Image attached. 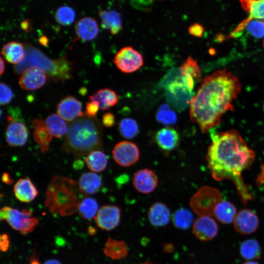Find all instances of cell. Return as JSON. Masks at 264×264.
I'll use <instances>...</instances> for the list:
<instances>
[{
  "label": "cell",
  "mask_w": 264,
  "mask_h": 264,
  "mask_svg": "<svg viewBox=\"0 0 264 264\" xmlns=\"http://www.w3.org/2000/svg\"><path fill=\"white\" fill-rule=\"evenodd\" d=\"M263 46H264V42H263Z\"/></svg>",
  "instance_id": "obj_58"
},
{
  "label": "cell",
  "mask_w": 264,
  "mask_h": 264,
  "mask_svg": "<svg viewBox=\"0 0 264 264\" xmlns=\"http://www.w3.org/2000/svg\"><path fill=\"white\" fill-rule=\"evenodd\" d=\"M170 211L167 206L161 202H155L149 209L148 219L150 223L156 227L166 225L170 221Z\"/></svg>",
  "instance_id": "obj_23"
},
{
  "label": "cell",
  "mask_w": 264,
  "mask_h": 264,
  "mask_svg": "<svg viewBox=\"0 0 264 264\" xmlns=\"http://www.w3.org/2000/svg\"><path fill=\"white\" fill-rule=\"evenodd\" d=\"M99 108L96 101L87 102L86 106L85 116L89 118H94L97 113Z\"/></svg>",
  "instance_id": "obj_41"
},
{
  "label": "cell",
  "mask_w": 264,
  "mask_h": 264,
  "mask_svg": "<svg viewBox=\"0 0 264 264\" xmlns=\"http://www.w3.org/2000/svg\"><path fill=\"white\" fill-rule=\"evenodd\" d=\"M25 48L22 44L12 41L2 46L1 55L10 64L17 65L22 62L25 56Z\"/></svg>",
  "instance_id": "obj_25"
},
{
  "label": "cell",
  "mask_w": 264,
  "mask_h": 264,
  "mask_svg": "<svg viewBox=\"0 0 264 264\" xmlns=\"http://www.w3.org/2000/svg\"><path fill=\"white\" fill-rule=\"evenodd\" d=\"M193 231L198 239L207 241L216 236L218 226L216 221L210 216H200L194 221Z\"/></svg>",
  "instance_id": "obj_15"
},
{
  "label": "cell",
  "mask_w": 264,
  "mask_h": 264,
  "mask_svg": "<svg viewBox=\"0 0 264 264\" xmlns=\"http://www.w3.org/2000/svg\"><path fill=\"white\" fill-rule=\"evenodd\" d=\"M256 183L259 186L264 184V164L262 165L261 172L256 180Z\"/></svg>",
  "instance_id": "obj_45"
},
{
  "label": "cell",
  "mask_w": 264,
  "mask_h": 264,
  "mask_svg": "<svg viewBox=\"0 0 264 264\" xmlns=\"http://www.w3.org/2000/svg\"><path fill=\"white\" fill-rule=\"evenodd\" d=\"M141 54L132 46L122 48L115 55L113 62L122 72L130 73L138 70L143 65Z\"/></svg>",
  "instance_id": "obj_9"
},
{
  "label": "cell",
  "mask_w": 264,
  "mask_h": 264,
  "mask_svg": "<svg viewBox=\"0 0 264 264\" xmlns=\"http://www.w3.org/2000/svg\"><path fill=\"white\" fill-rule=\"evenodd\" d=\"M141 264H156L152 262H145Z\"/></svg>",
  "instance_id": "obj_57"
},
{
  "label": "cell",
  "mask_w": 264,
  "mask_h": 264,
  "mask_svg": "<svg viewBox=\"0 0 264 264\" xmlns=\"http://www.w3.org/2000/svg\"><path fill=\"white\" fill-rule=\"evenodd\" d=\"M81 194L76 181L65 176H55L47 185L44 205L53 214L70 216L78 211Z\"/></svg>",
  "instance_id": "obj_4"
},
{
  "label": "cell",
  "mask_w": 264,
  "mask_h": 264,
  "mask_svg": "<svg viewBox=\"0 0 264 264\" xmlns=\"http://www.w3.org/2000/svg\"><path fill=\"white\" fill-rule=\"evenodd\" d=\"M28 129L26 125L19 121L11 122L5 132V140L9 146L21 147L27 142Z\"/></svg>",
  "instance_id": "obj_18"
},
{
  "label": "cell",
  "mask_w": 264,
  "mask_h": 264,
  "mask_svg": "<svg viewBox=\"0 0 264 264\" xmlns=\"http://www.w3.org/2000/svg\"><path fill=\"white\" fill-rule=\"evenodd\" d=\"M9 246V237L6 234H3L0 237V248L2 252H6Z\"/></svg>",
  "instance_id": "obj_44"
},
{
  "label": "cell",
  "mask_w": 264,
  "mask_h": 264,
  "mask_svg": "<svg viewBox=\"0 0 264 264\" xmlns=\"http://www.w3.org/2000/svg\"><path fill=\"white\" fill-rule=\"evenodd\" d=\"M96 232V230L94 228L91 226L88 227V232L90 235H94L95 234Z\"/></svg>",
  "instance_id": "obj_55"
},
{
  "label": "cell",
  "mask_w": 264,
  "mask_h": 264,
  "mask_svg": "<svg viewBox=\"0 0 264 264\" xmlns=\"http://www.w3.org/2000/svg\"><path fill=\"white\" fill-rule=\"evenodd\" d=\"M155 141L162 150L170 151L176 148L180 137L177 132L170 127H166L159 130L155 136Z\"/></svg>",
  "instance_id": "obj_20"
},
{
  "label": "cell",
  "mask_w": 264,
  "mask_h": 264,
  "mask_svg": "<svg viewBox=\"0 0 264 264\" xmlns=\"http://www.w3.org/2000/svg\"><path fill=\"white\" fill-rule=\"evenodd\" d=\"M32 212L29 209L20 211L11 207L7 218L5 220L14 230L22 235L32 232L39 223L36 217H32Z\"/></svg>",
  "instance_id": "obj_7"
},
{
  "label": "cell",
  "mask_w": 264,
  "mask_h": 264,
  "mask_svg": "<svg viewBox=\"0 0 264 264\" xmlns=\"http://www.w3.org/2000/svg\"><path fill=\"white\" fill-rule=\"evenodd\" d=\"M105 255L112 260H120L125 257L128 252L125 242L109 238L103 248Z\"/></svg>",
  "instance_id": "obj_28"
},
{
  "label": "cell",
  "mask_w": 264,
  "mask_h": 264,
  "mask_svg": "<svg viewBox=\"0 0 264 264\" xmlns=\"http://www.w3.org/2000/svg\"><path fill=\"white\" fill-rule=\"evenodd\" d=\"M44 122L52 136L58 138L67 133L68 126L58 114L53 113L49 115Z\"/></svg>",
  "instance_id": "obj_30"
},
{
  "label": "cell",
  "mask_w": 264,
  "mask_h": 264,
  "mask_svg": "<svg viewBox=\"0 0 264 264\" xmlns=\"http://www.w3.org/2000/svg\"><path fill=\"white\" fill-rule=\"evenodd\" d=\"M212 140L206 158L213 177L217 181H232L244 203L253 199L242 175L254 161V151L235 129L213 134Z\"/></svg>",
  "instance_id": "obj_1"
},
{
  "label": "cell",
  "mask_w": 264,
  "mask_h": 264,
  "mask_svg": "<svg viewBox=\"0 0 264 264\" xmlns=\"http://www.w3.org/2000/svg\"><path fill=\"white\" fill-rule=\"evenodd\" d=\"M21 27L23 30H25L26 32L28 31L29 27V22L27 21L23 22L21 23Z\"/></svg>",
  "instance_id": "obj_53"
},
{
  "label": "cell",
  "mask_w": 264,
  "mask_h": 264,
  "mask_svg": "<svg viewBox=\"0 0 264 264\" xmlns=\"http://www.w3.org/2000/svg\"><path fill=\"white\" fill-rule=\"evenodd\" d=\"M43 264H62L59 261L56 259H49L46 261Z\"/></svg>",
  "instance_id": "obj_52"
},
{
  "label": "cell",
  "mask_w": 264,
  "mask_h": 264,
  "mask_svg": "<svg viewBox=\"0 0 264 264\" xmlns=\"http://www.w3.org/2000/svg\"><path fill=\"white\" fill-rule=\"evenodd\" d=\"M78 185L80 190L83 194H93L100 189L102 186V179L96 173H85L80 176Z\"/></svg>",
  "instance_id": "obj_26"
},
{
  "label": "cell",
  "mask_w": 264,
  "mask_h": 264,
  "mask_svg": "<svg viewBox=\"0 0 264 264\" xmlns=\"http://www.w3.org/2000/svg\"><path fill=\"white\" fill-rule=\"evenodd\" d=\"M168 101L178 111H182L190 106L192 90L183 83L182 78L170 84L166 88Z\"/></svg>",
  "instance_id": "obj_8"
},
{
  "label": "cell",
  "mask_w": 264,
  "mask_h": 264,
  "mask_svg": "<svg viewBox=\"0 0 264 264\" xmlns=\"http://www.w3.org/2000/svg\"><path fill=\"white\" fill-rule=\"evenodd\" d=\"M85 162L91 171L100 172L104 171L107 167L108 158L103 152L95 150L88 154Z\"/></svg>",
  "instance_id": "obj_31"
},
{
  "label": "cell",
  "mask_w": 264,
  "mask_h": 264,
  "mask_svg": "<svg viewBox=\"0 0 264 264\" xmlns=\"http://www.w3.org/2000/svg\"><path fill=\"white\" fill-rule=\"evenodd\" d=\"M98 211V203L95 199L91 198H86L82 200L78 209L79 216L85 220L95 217Z\"/></svg>",
  "instance_id": "obj_34"
},
{
  "label": "cell",
  "mask_w": 264,
  "mask_h": 264,
  "mask_svg": "<svg viewBox=\"0 0 264 264\" xmlns=\"http://www.w3.org/2000/svg\"><path fill=\"white\" fill-rule=\"evenodd\" d=\"M75 18L74 10L68 6L60 7L56 10L55 14V18L57 22L64 26L71 24Z\"/></svg>",
  "instance_id": "obj_38"
},
{
  "label": "cell",
  "mask_w": 264,
  "mask_h": 264,
  "mask_svg": "<svg viewBox=\"0 0 264 264\" xmlns=\"http://www.w3.org/2000/svg\"><path fill=\"white\" fill-rule=\"evenodd\" d=\"M1 180L3 183L8 185H11L14 182V180L11 178L10 175L6 172H3L2 174Z\"/></svg>",
  "instance_id": "obj_46"
},
{
  "label": "cell",
  "mask_w": 264,
  "mask_h": 264,
  "mask_svg": "<svg viewBox=\"0 0 264 264\" xmlns=\"http://www.w3.org/2000/svg\"><path fill=\"white\" fill-rule=\"evenodd\" d=\"M236 212V208L233 203L222 200L216 206L213 215L220 222L228 224L234 220Z\"/></svg>",
  "instance_id": "obj_29"
},
{
  "label": "cell",
  "mask_w": 264,
  "mask_h": 264,
  "mask_svg": "<svg viewBox=\"0 0 264 264\" xmlns=\"http://www.w3.org/2000/svg\"><path fill=\"white\" fill-rule=\"evenodd\" d=\"M242 8L249 13L247 18L241 22L230 33L229 38L238 36L245 28L247 23L253 20L264 22V0H239Z\"/></svg>",
  "instance_id": "obj_10"
},
{
  "label": "cell",
  "mask_w": 264,
  "mask_h": 264,
  "mask_svg": "<svg viewBox=\"0 0 264 264\" xmlns=\"http://www.w3.org/2000/svg\"><path fill=\"white\" fill-rule=\"evenodd\" d=\"M89 98L90 101H96L99 104V108L104 110L115 106L118 101L116 92L109 88L99 89L91 95Z\"/></svg>",
  "instance_id": "obj_27"
},
{
  "label": "cell",
  "mask_w": 264,
  "mask_h": 264,
  "mask_svg": "<svg viewBox=\"0 0 264 264\" xmlns=\"http://www.w3.org/2000/svg\"><path fill=\"white\" fill-rule=\"evenodd\" d=\"M47 75L42 69L36 67L25 69L19 78L20 87L26 90H34L42 88L46 82Z\"/></svg>",
  "instance_id": "obj_13"
},
{
  "label": "cell",
  "mask_w": 264,
  "mask_h": 264,
  "mask_svg": "<svg viewBox=\"0 0 264 264\" xmlns=\"http://www.w3.org/2000/svg\"><path fill=\"white\" fill-rule=\"evenodd\" d=\"M57 111L64 120L69 122L84 115L81 103L72 96L63 98L58 103Z\"/></svg>",
  "instance_id": "obj_17"
},
{
  "label": "cell",
  "mask_w": 264,
  "mask_h": 264,
  "mask_svg": "<svg viewBox=\"0 0 264 264\" xmlns=\"http://www.w3.org/2000/svg\"><path fill=\"white\" fill-rule=\"evenodd\" d=\"M25 50L24 59L14 66L16 74H22L29 67H36L44 70L49 79L55 82L64 83L73 77L74 63L68 60L66 56L52 60L29 44L25 45Z\"/></svg>",
  "instance_id": "obj_5"
},
{
  "label": "cell",
  "mask_w": 264,
  "mask_h": 264,
  "mask_svg": "<svg viewBox=\"0 0 264 264\" xmlns=\"http://www.w3.org/2000/svg\"><path fill=\"white\" fill-rule=\"evenodd\" d=\"M101 25L112 35L118 33L122 29L120 15L114 10H101L99 12Z\"/></svg>",
  "instance_id": "obj_24"
},
{
  "label": "cell",
  "mask_w": 264,
  "mask_h": 264,
  "mask_svg": "<svg viewBox=\"0 0 264 264\" xmlns=\"http://www.w3.org/2000/svg\"><path fill=\"white\" fill-rule=\"evenodd\" d=\"M102 148V126L98 120L81 117L69 124L63 144L66 153L80 158Z\"/></svg>",
  "instance_id": "obj_3"
},
{
  "label": "cell",
  "mask_w": 264,
  "mask_h": 264,
  "mask_svg": "<svg viewBox=\"0 0 264 264\" xmlns=\"http://www.w3.org/2000/svg\"></svg>",
  "instance_id": "obj_59"
},
{
  "label": "cell",
  "mask_w": 264,
  "mask_h": 264,
  "mask_svg": "<svg viewBox=\"0 0 264 264\" xmlns=\"http://www.w3.org/2000/svg\"><path fill=\"white\" fill-rule=\"evenodd\" d=\"M245 28L249 34L255 38H262L264 36V22L253 20L247 23Z\"/></svg>",
  "instance_id": "obj_39"
},
{
  "label": "cell",
  "mask_w": 264,
  "mask_h": 264,
  "mask_svg": "<svg viewBox=\"0 0 264 264\" xmlns=\"http://www.w3.org/2000/svg\"><path fill=\"white\" fill-rule=\"evenodd\" d=\"M13 191L19 201L25 203L32 201L38 193L36 186L28 177L19 179L14 186Z\"/></svg>",
  "instance_id": "obj_19"
},
{
  "label": "cell",
  "mask_w": 264,
  "mask_h": 264,
  "mask_svg": "<svg viewBox=\"0 0 264 264\" xmlns=\"http://www.w3.org/2000/svg\"><path fill=\"white\" fill-rule=\"evenodd\" d=\"M102 123L105 127L107 128L113 126L115 124V119L113 114L111 112L105 113L102 117Z\"/></svg>",
  "instance_id": "obj_43"
},
{
  "label": "cell",
  "mask_w": 264,
  "mask_h": 264,
  "mask_svg": "<svg viewBox=\"0 0 264 264\" xmlns=\"http://www.w3.org/2000/svg\"><path fill=\"white\" fill-rule=\"evenodd\" d=\"M181 75H189L193 78L195 83L199 82L201 76L200 69L197 61L189 56L180 67Z\"/></svg>",
  "instance_id": "obj_35"
},
{
  "label": "cell",
  "mask_w": 264,
  "mask_h": 264,
  "mask_svg": "<svg viewBox=\"0 0 264 264\" xmlns=\"http://www.w3.org/2000/svg\"><path fill=\"white\" fill-rule=\"evenodd\" d=\"M5 70V65L4 61L1 57H0V75H2Z\"/></svg>",
  "instance_id": "obj_54"
},
{
  "label": "cell",
  "mask_w": 264,
  "mask_h": 264,
  "mask_svg": "<svg viewBox=\"0 0 264 264\" xmlns=\"http://www.w3.org/2000/svg\"><path fill=\"white\" fill-rule=\"evenodd\" d=\"M243 264H259L254 261H248V262H245Z\"/></svg>",
  "instance_id": "obj_56"
},
{
  "label": "cell",
  "mask_w": 264,
  "mask_h": 264,
  "mask_svg": "<svg viewBox=\"0 0 264 264\" xmlns=\"http://www.w3.org/2000/svg\"><path fill=\"white\" fill-rule=\"evenodd\" d=\"M0 98L1 105H5L9 104L12 100L13 93L11 88L4 83H0Z\"/></svg>",
  "instance_id": "obj_40"
},
{
  "label": "cell",
  "mask_w": 264,
  "mask_h": 264,
  "mask_svg": "<svg viewBox=\"0 0 264 264\" xmlns=\"http://www.w3.org/2000/svg\"><path fill=\"white\" fill-rule=\"evenodd\" d=\"M120 208L116 205L102 206L98 211L94 219L100 229L110 231L114 229L120 222Z\"/></svg>",
  "instance_id": "obj_12"
},
{
  "label": "cell",
  "mask_w": 264,
  "mask_h": 264,
  "mask_svg": "<svg viewBox=\"0 0 264 264\" xmlns=\"http://www.w3.org/2000/svg\"><path fill=\"white\" fill-rule=\"evenodd\" d=\"M114 161L122 167H129L134 164L139 158V150L134 143L122 141L114 146L112 151Z\"/></svg>",
  "instance_id": "obj_11"
},
{
  "label": "cell",
  "mask_w": 264,
  "mask_h": 264,
  "mask_svg": "<svg viewBox=\"0 0 264 264\" xmlns=\"http://www.w3.org/2000/svg\"><path fill=\"white\" fill-rule=\"evenodd\" d=\"M222 201L219 190L215 188L204 186L192 196L190 204L193 211L199 216H211L214 214L217 204Z\"/></svg>",
  "instance_id": "obj_6"
},
{
  "label": "cell",
  "mask_w": 264,
  "mask_h": 264,
  "mask_svg": "<svg viewBox=\"0 0 264 264\" xmlns=\"http://www.w3.org/2000/svg\"><path fill=\"white\" fill-rule=\"evenodd\" d=\"M174 250V246L173 244L170 243H167L164 244L163 246V250L164 252L171 253Z\"/></svg>",
  "instance_id": "obj_49"
},
{
  "label": "cell",
  "mask_w": 264,
  "mask_h": 264,
  "mask_svg": "<svg viewBox=\"0 0 264 264\" xmlns=\"http://www.w3.org/2000/svg\"><path fill=\"white\" fill-rule=\"evenodd\" d=\"M242 89L239 78L225 68L205 76L190 104L191 120L207 133L221 122L222 115L233 111V102Z\"/></svg>",
  "instance_id": "obj_2"
},
{
  "label": "cell",
  "mask_w": 264,
  "mask_h": 264,
  "mask_svg": "<svg viewBox=\"0 0 264 264\" xmlns=\"http://www.w3.org/2000/svg\"><path fill=\"white\" fill-rule=\"evenodd\" d=\"M84 166L83 162L80 159L75 161L73 164V167L76 170L81 169Z\"/></svg>",
  "instance_id": "obj_50"
},
{
  "label": "cell",
  "mask_w": 264,
  "mask_h": 264,
  "mask_svg": "<svg viewBox=\"0 0 264 264\" xmlns=\"http://www.w3.org/2000/svg\"><path fill=\"white\" fill-rule=\"evenodd\" d=\"M158 122L165 125L174 124L177 121L176 113L167 104H163L159 108L156 115Z\"/></svg>",
  "instance_id": "obj_37"
},
{
  "label": "cell",
  "mask_w": 264,
  "mask_h": 264,
  "mask_svg": "<svg viewBox=\"0 0 264 264\" xmlns=\"http://www.w3.org/2000/svg\"><path fill=\"white\" fill-rule=\"evenodd\" d=\"M10 208L11 207L9 206H4L1 208L0 211V220L1 221L6 220Z\"/></svg>",
  "instance_id": "obj_47"
},
{
  "label": "cell",
  "mask_w": 264,
  "mask_h": 264,
  "mask_svg": "<svg viewBox=\"0 0 264 264\" xmlns=\"http://www.w3.org/2000/svg\"><path fill=\"white\" fill-rule=\"evenodd\" d=\"M75 31L79 39L84 41H91L95 39L98 34V25L94 19L85 17L77 22Z\"/></svg>",
  "instance_id": "obj_21"
},
{
  "label": "cell",
  "mask_w": 264,
  "mask_h": 264,
  "mask_svg": "<svg viewBox=\"0 0 264 264\" xmlns=\"http://www.w3.org/2000/svg\"><path fill=\"white\" fill-rule=\"evenodd\" d=\"M158 179L153 171L148 169H143L136 172L132 178V184L135 189L142 194L152 192L157 187Z\"/></svg>",
  "instance_id": "obj_16"
},
{
  "label": "cell",
  "mask_w": 264,
  "mask_h": 264,
  "mask_svg": "<svg viewBox=\"0 0 264 264\" xmlns=\"http://www.w3.org/2000/svg\"><path fill=\"white\" fill-rule=\"evenodd\" d=\"M194 216L192 213L187 209L181 208L176 210L172 215L174 225L180 229H187L192 224Z\"/></svg>",
  "instance_id": "obj_32"
},
{
  "label": "cell",
  "mask_w": 264,
  "mask_h": 264,
  "mask_svg": "<svg viewBox=\"0 0 264 264\" xmlns=\"http://www.w3.org/2000/svg\"><path fill=\"white\" fill-rule=\"evenodd\" d=\"M39 42L43 45L46 46L48 44V40L46 37L42 36L40 38Z\"/></svg>",
  "instance_id": "obj_51"
},
{
  "label": "cell",
  "mask_w": 264,
  "mask_h": 264,
  "mask_svg": "<svg viewBox=\"0 0 264 264\" xmlns=\"http://www.w3.org/2000/svg\"><path fill=\"white\" fill-rule=\"evenodd\" d=\"M259 219L256 214L250 209H242L237 213L233 224L239 233L248 235L256 230L259 226Z\"/></svg>",
  "instance_id": "obj_14"
},
{
  "label": "cell",
  "mask_w": 264,
  "mask_h": 264,
  "mask_svg": "<svg viewBox=\"0 0 264 264\" xmlns=\"http://www.w3.org/2000/svg\"><path fill=\"white\" fill-rule=\"evenodd\" d=\"M33 128V136L39 145L42 153L48 151L52 135L47 129L44 121L42 119H35L32 121Z\"/></svg>",
  "instance_id": "obj_22"
},
{
  "label": "cell",
  "mask_w": 264,
  "mask_h": 264,
  "mask_svg": "<svg viewBox=\"0 0 264 264\" xmlns=\"http://www.w3.org/2000/svg\"><path fill=\"white\" fill-rule=\"evenodd\" d=\"M29 264H41L39 260V257L36 256L35 252H34L32 255L30 256L29 259Z\"/></svg>",
  "instance_id": "obj_48"
},
{
  "label": "cell",
  "mask_w": 264,
  "mask_h": 264,
  "mask_svg": "<svg viewBox=\"0 0 264 264\" xmlns=\"http://www.w3.org/2000/svg\"><path fill=\"white\" fill-rule=\"evenodd\" d=\"M118 130L123 137L127 139H132L136 136L139 128L135 120L131 118H125L119 122Z\"/></svg>",
  "instance_id": "obj_36"
},
{
  "label": "cell",
  "mask_w": 264,
  "mask_h": 264,
  "mask_svg": "<svg viewBox=\"0 0 264 264\" xmlns=\"http://www.w3.org/2000/svg\"><path fill=\"white\" fill-rule=\"evenodd\" d=\"M241 256L247 260L260 259L261 256V248L259 242L254 239L244 241L240 246Z\"/></svg>",
  "instance_id": "obj_33"
},
{
  "label": "cell",
  "mask_w": 264,
  "mask_h": 264,
  "mask_svg": "<svg viewBox=\"0 0 264 264\" xmlns=\"http://www.w3.org/2000/svg\"><path fill=\"white\" fill-rule=\"evenodd\" d=\"M189 33L196 37L202 36L204 31L203 26L199 23H195L191 25L188 28Z\"/></svg>",
  "instance_id": "obj_42"
}]
</instances>
